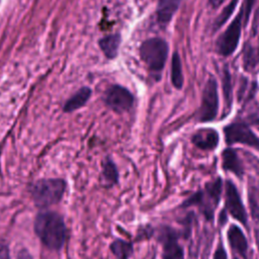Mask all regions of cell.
Listing matches in <instances>:
<instances>
[{"label":"cell","mask_w":259,"mask_h":259,"mask_svg":"<svg viewBox=\"0 0 259 259\" xmlns=\"http://www.w3.org/2000/svg\"><path fill=\"white\" fill-rule=\"evenodd\" d=\"M234 259H238V258H234Z\"/></svg>","instance_id":"cell-28"},{"label":"cell","mask_w":259,"mask_h":259,"mask_svg":"<svg viewBox=\"0 0 259 259\" xmlns=\"http://www.w3.org/2000/svg\"><path fill=\"white\" fill-rule=\"evenodd\" d=\"M224 136L227 145L242 144L259 150V138L244 121H234L224 127Z\"/></svg>","instance_id":"cell-7"},{"label":"cell","mask_w":259,"mask_h":259,"mask_svg":"<svg viewBox=\"0 0 259 259\" xmlns=\"http://www.w3.org/2000/svg\"><path fill=\"white\" fill-rule=\"evenodd\" d=\"M91 94H92V90L89 87L84 86L80 88L73 96H71L67 100V102L64 105V111L71 112L84 106L89 100Z\"/></svg>","instance_id":"cell-17"},{"label":"cell","mask_w":259,"mask_h":259,"mask_svg":"<svg viewBox=\"0 0 259 259\" xmlns=\"http://www.w3.org/2000/svg\"><path fill=\"white\" fill-rule=\"evenodd\" d=\"M109 249L117 259H130L134 254L133 243L122 239H115L110 244Z\"/></svg>","instance_id":"cell-20"},{"label":"cell","mask_w":259,"mask_h":259,"mask_svg":"<svg viewBox=\"0 0 259 259\" xmlns=\"http://www.w3.org/2000/svg\"><path fill=\"white\" fill-rule=\"evenodd\" d=\"M227 239L234 252L239 254L243 259H248L249 244L244 232L239 226L232 224L229 227L227 231Z\"/></svg>","instance_id":"cell-12"},{"label":"cell","mask_w":259,"mask_h":259,"mask_svg":"<svg viewBox=\"0 0 259 259\" xmlns=\"http://www.w3.org/2000/svg\"><path fill=\"white\" fill-rule=\"evenodd\" d=\"M17 259H32V258H31V256H30V254L28 253L27 250L22 249V250H20V251L18 252V254H17Z\"/></svg>","instance_id":"cell-26"},{"label":"cell","mask_w":259,"mask_h":259,"mask_svg":"<svg viewBox=\"0 0 259 259\" xmlns=\"http://www.w3.org/2000/svg\"><path fill=\"white\" fill-rule=\"evenodd\" d=\"M220 107L218 81L214 77L209 76L201 96L200 106L198 108L197 119L199 122H210L217 118Z\"/></svg>","instance_id":"cell-5"},{"label":"cell","mask_w":259,"mask_h":259,"mask_svg":"<svg viewBox=\"0 0 259 259\" xmlns=\"http://www.w3.org/2000/svg\"><path fill=\"white\" fill-rule=\"evenodd\" d=\"M162 245V259H184L182 246L179 244V235L171 227H163L158 236Z\"/></svg>","instance_id":"cell-10"},{"label":"cell","mask_w":259,"mask_h":259,"mask_svg":"<svg viewBox=\"0 0 259 259\" xmlns=\"http://www.w3.org/2000/svg\"><path fill=\"white\" fill-rule=\"evenodd\" d=\"M0 259H10L9 250L6 244L0 241Z\"/></svg>","instance_id":"cell-25"},{"label":"cell","mask_w":259,"mask_h":259,"mask_svg":"<svg viewBox=\"0 0 259 259\" xmlns=\"http://www.w3.org/2000/svg\"><path fill=\"white\" fill-rule=\"evenodd\" d=\"M222 168L224 171L231 172L240 179H242L244 176V167L242 161L236 150L232 148H226L222 152Z\"/></svg>","instance_id":"cell-13"},{"label":"cell","mask_w":259,"mask_h":259,"mask_svg":"<svg viewBox=\"0 0 259 259\" xmlns=\"http://www.w3.org/2000/svg\"><path fill=\"white\" fill-rule=\"evenodd\" d=\"M182 0H158L157 20L161 25H167L180 7Z\"/></svg>","instance_id":"cell-14"},{"label":"cell","mask_w":259,"mask_h":259,"mask_svg":"<svg viewBox=\"0 0 259 259\" xmlns=\"http://www.w3.org/2000/svg\"><path fill=\"white\" fill-rule=\"evenodd\" d=\"M256 0H244V4L242 6L244 10V25H247L249 21V17L251 14V11L253 9V6L255 4Z\"/></svg>","instance_id":"cell-23"},{"label":"cell","mask_w":259,"mask_h":259,"mask_svg":"<svg viewBox=\"0 0 259 259\" xmlns=\"http://www.w3.org/2000/svg\"><path fill=\"white\" fill-rule=\"evenodd\" d=\"M191 143L202 151H213L220 144V135L212 127H202L193 133Z\"/></svg>","instance_id":"cell-11"},{"label":"cell","mask_w":259,"mask_h":259,"mask_svg":"<svg viewBox=\"0 0 259 259\" xmlns=\"http://www.w3.org/2000/svg\"><path fill=\"white\" fill-rule=\"evenodd\" d=\"M171 83L177 90L182 89L184 84V78L182 73V63L178 52H174L171 58V69H170Z\"/></svg>","instance_id":"cell-18"},{"label":"cell","mask_w":259,"mask_h":259,"mask_svg":"<svg viewBox=\"0 0 259 259\" xmlns=\"http://www.w3.org/2000/svg\"><path fill=\"white\" fill-rule=\"evenodd\" d=\"M101 178H102V182L107 187H111L118 183L119 175H118L117 167H116L115 163L109 158L105 159L104 162L102 163Z\"/></svg>","instance_id":"cell-19"},{"label":"cell","mask_w":259,"mask_h":259,"mask_svg":"<svg viewBox=\"0 0 259 259\" xmlns=\"http://www.w3.org/2000/svg\"><path fill=\"white\" fill-rule=\"evenodd\" d=\"M34 231L40 241L52 250H59L66 239L63 219L54 211L39 212L34 221Z\"/></svg>","instance_id":"cell-1"},{"label":"cell","mask_w":259,"mask_h":259,"mask_svg":"<svg viewBox=\"0 0 259 259\" xmlns=\"http://www.w3.org/2000/svg\"><path fill=\"white\" fill-rule=\"evenodd\" d=\"M222 86H223V96H224V112H223L222 118H225L232 110V105H233L232 75L227 66L223 70Z\"/></svg>","instance_id":"cell-16"},{"label":"cell","mask_w":259,"mask_h":259,"mask_svg":"<svg viewBox=\"0 0 259 259\" xmlns=\"http://www.w3.org/2000/svg\"><path fill=\"white\" fill-rule=\"evenodd\" d=\"M103 100L110 109L120 113L128 111L133 107L135 97L127 88L114 84L106 89Z\"/></svg>","instance_id":"cell-9"},{"label":"cell","mask_w":259,"mask_h":259,"mask_svg":"<svg viewBox=\"0 0 259 259\" xmlns=\"http://www.w3.org/2000/svg\"><path fill=\"white\" fill-rule=\"evenodd\" d=\"M239 0H231L227 6H225L222 10V12L219 14V16L215 18L213 22V30H219L232 16V14L235 12L236 7L238 5Z\"/></svg>","instance_id":"cell-22"},{"label":"cell","mask_w":259,"mask_h":259,"mask_svg":"<svg viewBox=\"0 0 259 259\" xmlns=\"http://www.w3.org/2000/svg\"><path fill=\"white\" fill-rule=\"evenodd\" d=\"M212 259H228V254H227V251H226L222 241H220L218 243V246H217V249L213 253Z\"/></svg>","instance_id":"cell-24"},{"label":"cell","mask_w":259,"mask_h":259,"mask_svg":"<svg viewBox=\"0 0 259 259\" xmlns=\"http://www.w3.org/2000/svg\"><path fill=\"white\" fill-rule=\"evenodd\" d=\"M259 64V50L250 44L245 47L243 56L244 69L247 71L254 70Z\"/></svg>","instance_id":"cell-21"},{"label":"cell","mask_w":259,"mask_h":259,"mask_svg":"<svg viewBox=\"0 0 259 259\" xmlns=\"http://www.w3.org/2000/svg\"><path fill=\"white\" fill-rule=\"evenodd\" d=\"M225 210L243 227L248 228V217L245 205L237 186L230 179L226 180L225 183Z\"/></svg>","instance_id":"cell-8"},{"label":"cell","mask_w":259,"mask_h":259,"mask_svg":"<svg viewBox=\"0 0 259 259\" xmlns=\"http://www.w3.org/2000/svg\"><path fill=\"white\" fill-rule=\"evenodd\" d=\"M244 25V10L241 7L239 13L231 21L226 30L218 38L215 48L219 55L223 57H229L233 55L238 46L242 34V28Z\"/></svg>","instance_id":"cell-6"},{"label":"cell","mask_w":259,"mask_h":259,"mask_svg":"<svg viewBox=\"0 0 259 259\" xmlns=\"http://www.w3.org/2000/svg\"><path fill=\"white\" fill-rule=\"evenodd\" d=\"M121 42V36L119 33H112L101 37L98 40V46L104 56L109 59H115L118 54V49Z\"/></svg>","instance_id":"cell-15"},{"label":"cell","mask_w":259,"mask_h":259,"mask_svg":"<svg viewBox=\"0 0 259 259\" xmlns=\"http://www.w3.org/2000/svg\"><path fill=\"white\" fill-rule=\"evenodd\" d=\"M139 53L150 73L156 80H160L169 53L168 42L161 37L148 38L140 46Z\"/></svg>","instance_id":"cell-3"},{"label":"cell","mask_w":259,"mask_h":259,"mask_svg":"<svg viewBox=\"0 0 259 259\" xmlns=\"http://www.w3.org/2000/svg\"><path fill=\"white\" fill-rule=\"evenodd\" d=\"M223 193V180L221 177L205 183L203 189H199L187 197L181 207L196 206L206 221L213 220V213L221 201Z\"/></svg>","instance_id":"cell-2"},{"label":"cell","mask_w":259,"mask_h":259,"mask_svg":"<svg viewBox=\"0 0 259 259\" xmlns=\"http://www.w3.org/2000/svg\"><path fill=\"white\" fill-rule=\"evenodd\" d=\"M65 191V182L61 179H44L32 185L31 193L37 206H49L60 201Z\"/></svg>","instance_id":"cell-4"},{"label":"cell","mask_w":259,"mask_h":259,"mask_svg":"<svg viewBox=\"0 0 259 259\" xmlns=\"http://www.w3.org/2000/svg\"><path fill=\"white\" fill-rule=\"evenodd\" d=\"M226 213H227V211L225 209H223L221 211L220 215H219V223H220L221 226H224L227 223V215L228 214H226Z\"/></svg>","instance_id":"cell-27"}]
</instances>
